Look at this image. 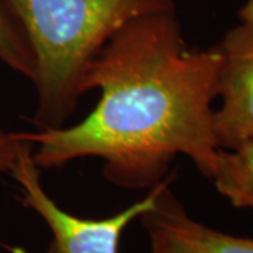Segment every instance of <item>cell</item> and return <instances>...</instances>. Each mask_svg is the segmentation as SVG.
<instances>
[{
    "mask_svg": "<svg viewBox=\"0 0 253 253\" xmlns=\"http://www.w3.org/2000/svg\"><path fill=\"white\" fill-rule=\"evenodd\" d=\"M217 190L238 208H253V139L218 151L210 177Z\"/></svg>",
    "mask_w": 253,
    "mask_h": 253,
    "instance_id": "cell-6",
    "label": "cell"
},
{
    "mask_svg": "<svg viewBox=\"0 0 253 253\" xmlns=\"http://www.w3.org/2000/svg\"><path fill=\"white\" fill-rule=\"evenodd\" d=\"M151 238V253H204L180 236L154 225H145Z\"/></svg>",
    "mask_w": 253,
    "mask_h": 253,
    "instance_id": "cell-8",
    "label": "cell"
},
{
    "mask_svg": "<svg viewBox=\"0 0 253 253\" xmlns=\"http://www.w3.org/2000/svg\"><path fill=\"white\" fill-rule=\"evenodd\" d=\"M23 138L20 134L0 131V172H11L20 144Z\"/></svg>",
    "mask_w": 253,
    "mask_h": 253,
    "instance_id": "cell-9",
    "label": "cell"
},
{
    "mask_svg": "<svg viewBox=\"0 0 253 253\" xmlns=\"http://www.w3.org/2000/svg\"><path fill=\"white\" fill-rule=\"evenodd\" d=\"M0 61L31 82L34 79L33 52L16 18L3 0H0Z\"/></svg>",
    "mask_w": 253,
    "mask_h": 253,
    "instance_id": "cell-7",
    "label": "cell"
},
{
    "mask_svg": "<svg viewBox=\"0 0 253 253\" xmlns=\"http://www.w3.org/2000/svg\"><path fill=\"white\" fill-rule=\"evenodd\" d=\"M165 180L154 207L141 215L144 225H154L180 236L204 253H253V239L228 235L191 219Z\"/></svg>",
    "mask_w": 253,
    "mask_h": 253,
    "instance_id": "cell-5",
    "label": "cell"
},
{
    "mask_svg": "<svg viewBox=\"0 0 253 253\" xmlns=\"http://www.w3.org/2000/svg\"><path fill=\"white\" fill-rule=\"evenodd\" d=\"M10 173L20 184L23 204L40 214L52 232V242L45 253H118L123 231L154 207L165 183H158L145 199L121 212L94 219L66 212L46 194L40 180L38 166L33 159V144L24 138Z\"/></svg>",
    "mask_w": 253,
    "mask_h": 253,
    "instance_id": "cell-3",
    "label": "cell"
},
{
    "mask_svg": "<svg viewBox=\"0 0 253 253\" xmlns=\"http://www.w3.org/2000/svg\"><path fill=\"white\" fill-rule=\"evenodd\" d=\"M34 56L41 129L62 126L84 94V72L121 28L148 14L170 11L173 0H3Z\"/></svg>",
    "mask_w": 253,
    "mask_h": 253,
    "instance_id": "cell-2",
    "label": "cell"
},
{
    "mask_svg": "<svg viewBox=\"0 0 253 253\" xmlns=\"http://www.w3.org/2000/svg\"><path fill=\"white\" fill-rule=\"evenodd\" d=\"M222 66L212 128L221 149H232L253 139V30L246 24L232 28L221 44Z\"/></svg>",
    "mask_w": 253,
    "mask_h": 253,
    "instance_id": "cell-4",
    "label": "cell"
},
{
    "mask_svg": "<svg viewBox=\"0 0 253 253\" xmlns=\"http://www.w3.org/2000/svg\"><path fill=\"white\" fill-rule=\"evenodd\" d=\"M221 48L189 49L173 10L121 28L89 63L83 91L99 89L87 117L69 128L20 132L40 168L78 158L104 161L103 173L126 189H152L176 155L211 177L219 146L211 109L218 96Z\"/></svg>",
    "mask_w": 253,
    "mask_h": 253,
    "instance_id": "cell-1",
    "label": "cell"
},
{
    "mask_svg": "<svg viewBox=\"0 0 253 253\" xmlns=\"http://www.w3.org/2000/svg\"><path fill=\"white\" fill-rule=\"evenodd\" d=\"M239 17L244 24L249 26L253 30V0L246 1V4L239 11Z\"/></svg>",
    "mask_w": 253,
    "mask_h": 253,
    "instance_id": "cell-10",
    "label": "cell"
}]
</instances>
